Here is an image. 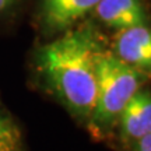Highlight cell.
<instances>
[{"label":"cell","mask_w":151,"mask_h":151,"mask_svg":"<svg viewBox=\"0 0 151 151\" xmlns=\"http://www.w3.org/2000/svg\"><path fill=\"white\" fill-rule=\"evenodd\" d=\"M22 136L20 127L0 106V151H21Z\"/></svg>","instance_id":"obj_7"},{"label":"cell","mask_w":151,"mask_h":151,"mask_svg":"<svg viewBox=\"0 0 151 151\" xmlns=\"http://www.w3.org/2000/svg\"><path fill=\"white\" fill-rule=\"evenodd\" d=\"M99 0H41L39 24L48 35L62 34L73 28L94 11Z\"/></svg>","instance_id":"obj_3"},{"label":"cell","mask_w":151,"mask_h":151,"mask_svg":"<svg viewBox=\"0 0 151 151\" xmlns=\"http://www.w3.org/2000/svg\"><path fill=\"white\" fill-rule=\"evenodd\" d=\"M20 0H0V16L13 10Z\"/></svg>","instance_id":"obj_9"},{"label":"cell","mask_w":151,"mask_h":151,"mask_svg":"<svg viewBox=\"0 0 151 151\" xmlns=\"http://www.w3.org/2000/svg\"><path fill=\"white\" fill-rule=\"evenodd\" d=\"M101 48L90 25L70 28L38 49L37 70L70 115L87 124L95 101V53Z\"/></svg>","instance_id":"obj_1"},{"label":"cell","mask_w":151,"mask_h":151,"mask_svg":"<svg viewBox=\"0 0 151 151\" xmlns=\"http://www.w3.org/2000/svg\"><path fill=\"white\" fill-rule=\"evenodd\" d=\"M116 136L123 150L136 140L151 133V97L150 91L139 90L116 120Z\"/></svg>","instance_id":"obj_4"},{"label":"cell","mask_w":151,"mask_h":151,"mask_svg":"<svg viewBox=\"0 0 151 151\" xmlns=\"http://www.w3.org/2000/svg\"><path fill=\"white\" fill-rule=\"evenodd\" d=\"M124 151H151V133L143 136L139 140H136Z\"/></svg>","instance_id":"obj_8"},{"label":"cell","mask_w":151,"mask_h":151,"mask_svg":"<svg viewBox=\"0 0 151 151\" xmlns=\"http://www.w3.org/2000/svg\"><path fill=\"white\" fill-rule=\"evenodd\" d=\"M146 73L118 59L112 52L99 48L95 53V101L86 126L94 137H108L119 115L130 98L141 90Z\"/></svg>","instance_id":"obj_2"},{"label":"cell","mask_w":151,"mask_h":151,"mask_svg":"<svg viewBox=\"0 0 151 151\" xmlns=\"http://www.w3.org/2000/svg\"><path fill=\"white\" fill-rule=\"evenodd\" d=\"M94 13L104 25L116 31L147 24V13L141 0H99Z\"/></svg>","instance_id":"obj_6"},{"label":"cell","mask_w":151,"mask_h":151,"mask_svg":"<svg viewBox=\"0 0 151 151\" xmlns=\"http://www.w3.org/2000/svg\"><path fill=\"white\" fill-rule=\"evenodd\" d=\"M112 53L126 65L148 73L151 69V34L148 27L136 25L118 31Z\"/></svg>","instance_id":"obj_5"}]
</instances>
